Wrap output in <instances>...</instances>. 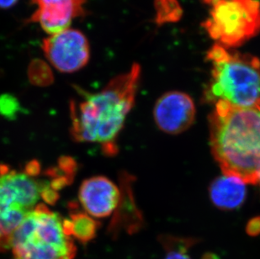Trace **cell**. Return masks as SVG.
I'll return each mask as SVG.
<instances>
[{
    "label": "cell",
    "mask_w": 260,
    "mask_h": 259,
    "mask_svg": "<svg viewBox=\"0 0 260 259\" xmlns=\"http://www.w3.org/2000/svg\"><path fill=\"white\" fill-rule=\"evenodd\" d=\"M202 259H221L220 257L217 256V255L215 254V253H212V252H206L205 254L202 256Z\"/></svg>",
    "instance_id": "cell-17"
},
{
    "label": "cell",
    "mask_w": 260,
    "mask_h": 259,
    "mask_svg": "<svg viewBox=\"0 0 260 259\" xmlns=\"http://www.w3.org/2000/svg\"><path fill=\"white\" fill-rule=\"evenodd\" d=\"M159 240L167 252L165 259H191L187 252L197 242V240L193 238H179L171 236H162Z\"/></svg>",
    "instance_id": "cell-13"
},
{
    "label": "cell",
    "mask_w": 260,
    "mask_h": 259,
    "mask_svg": "<svg viewBox=\"0 0 260 259\" xmlns=\"http://www.w3.org/2000/svg\"><path fill=\"white\" fill-rule=\"evenodd\" d=\"M37 5L29 21L38 23L51 35L69 29L75 18L84 15L86 0H31Z\"/></svg>",
    "instance_id": "cell-10"
},
{
    "label": "cell",
    "mask_w": 260,
    "mask_h": 259,
    "mask_svg": "<svg viewBox=\"0 0 260 259\" xmlns=\"http://www.w3.org/2000/svg\"><path fill=\"white\" fill-rule=\"evenodd\" d=\"M75 168L69 157L44 174L35 160L21 169L0 164V252L10 251L13 236L32 210L58 200L59 191L72 181Z\"/></svg>",
    "instance_id": "cell-1"
},
{
    "label": "cell",
    "mask_w": 260,
    "mask_h": 259,
    "mask_svg": "<svg viewBox=\"0 0 260 259\" xmlns=\"http://www.w3.org/2000/svg\"><path fill=\"white\" fill-rule=\"evenodd\" d=\"M79 198L84 212L101 219L111 215L117 209L121 190L108 178L92 177L82 183Z\"/></svg>",
    "instance_id": "cell-9"
},
{
    "label": "cell",
    "mask_w": 260,
    "mask_h": 259,
    "mask_svg": "<svg viewBox=\"0 0 260 259\" xmlns=\"http://www.w3.org/2000/svg\"><path fill=\"white\" fill-rule=\"evenodd\" d=\"M140 75V66L135 63L129 71L111 79L98 93L79 90L81 101L70 105L74 141L101 145L105 154H116V140L135 102Z\"/></svg>",
    "instance_id": "cell-2"
},
{
    "label": "cell",
    "mask_w": 260,
    "mask_h": 259,
    "mask_svg": "<svg viewBox=\"0 0 260 259\" xmlns=\"http://www.w3.org/2000/svg\"><path fill=\"white\" fill-rule=\"evenodd\" d=\"M204 2L209 6V16L202 26L216 44L233 49L259 33V0H204Z\"/></svg>",
    "instance_id": "cell-6"
},
{
    "label": "cell",
    "mask_w": 260,
    "mask_h": 259,
    "mask_svg": "<svg viewBox=\"0 0 260 259\" xmlns=\"http://www.w3.org/2000/svg\"><path fill=\"white\" fill-rule=\"evenodd\" d=\"M153 115L161 131L169 134H179L189 129L194 122L196 106L186 93L170 91L156 102Z\"/></svg>",
    "instance_id": "cell-8"
},
{
    "label": "cell",
    "mask_w": 260,
    "mask_h": 259,
    "mask_svg": "<svg viewBox=\"0 0 260 259\" xmlns=\"http://www.w3.org/2000/svg\"><path fill=\"white\" fill-rule=\"evenodd\" d=\"M246 183L236 177H218L211 183L209 193L212 203L223 210H235L245 201Z\"/></svg>",
    "instance_id": "cell-11"
},
{
    "label": "cell",
    "mask_w": 260,
    "mask_h": 259,
    "mask_svg": "<svg viewBox=\"0 0 260 259\" xmlns=\"http://www.w3.org/2000/svg\"><path fill=\"white\" fill-rule=\"evenodd\" d=\"M18 2V0H0V9H10Z\"/></svg>",
    "instance_id": "cell-16"
},
{
    "label": "cell",
    "mask_w": 260,
    "mask_h": 259,
    "mask_svg": "<svg viewBox=\"0 0 260 259\" xmlns=\"http://www.w3.org/2000/svg\"><path fill=\"white\" fill-rule=\"evenodd\" d=\"M258 183H260V178H259V180H258Z\"/></svg>",
    "instance_id": "cell-18"
},
{
    "label": "cell",
    "mask_w": 260,
    "mask_h": 259,
    "mask_svg": "<svg viewBox=\"0 0 260 259\" xmlns=\"http://www.w3.org/2000/svg\"><path fill=\"white\" fill-rule=\"evenodd\" d=\"M42 50L47 60L61 73H74L89 60L88 39L78 29H69L43 40Z\"/></svg>",
    "instance_id": "cell-7"
},
{
    "label": "cell",
    "mask_w": 260,
    "mask_h": 259,
    "mask_svg": "<svg viewBox=\"0 0 260 259\" xmlns=\"http://www.w3.org/2000/svg\"><path fill=\"white\" fill-rule=\"evenodd\" d=\"M69 218L63 219V228L67 235L75 238L83 244L90 242L95 237L99 223L84 211L73 209Z\"/></svg>",
    "instance_id": "cell-12"
},
{
    "label": "cell",
    "mask_w": 260,
    "mask_h": 259,
    "mask_svg": "<svg viewBox=\"0 0 260 259\" xmlns=\"http://www.w3.org/2000/svg\"><path fill=\"white\" fill-rule=\"evenodd\" d=\"M211 76L204 100L219 101L237 107L260 103V60L250 54L240 53L215 44L207 52Z\"/></svg>",
    "instance_id": "cell-4"
},
{
    "label": "cell",
    "mask_w": 260,
    "mask_h": 259,
    "mask_svg": "<svg viewBox=\"0 0 260 259\" xmlns=\"http://www.w3.org/2000/svg\"><path fill=\"white\" fill-rule=\"evenodd\" d=\"M210 143L224 175L257 184L260 178V103L237 107L219 101L209 116Z\"/></svg>",
    "instance_id": "cell-3"
},
{
    "label": "cell",
    "mask_w": 260,
    "mask_h": 259,
    "mask_svg": "<svg viewBox=\"0 0 260 259\" xmlns=\"http://www.w3.org/2000/svg\"><path fill=\"white\" fill-rule=\"evenodd\" d=\"M12 259H74L77 248L67 235L63 219L46 204L25 218L13 236Z\"/></svg>",
    "instance_id": "cell-5"
},
{
    "label": "cell",
    "mask_w": 260,
    "mask_h": 259,
    "mask_svg": "<svg viewBox=\"0 0 260 259\" xmlns=\"http://www.w3.org/2000/svg\"><path fill=\"white\" fill-rule=\"evenodd\" d=\"M246 232L251 237H256L260 234V217L253 218L249 220L246 228Z\"/></svg>",
    "instance_id": "cell-15"
},
{
    "label": "cell",
    "mask_w": 260,
    "mask_h": 259,
    "mask_svg": "<svg viewBox=\"0 0 260 259\" xmlns=\"http://www.w3.org/2000/svg\"><path fill=\"white\" fill-rule=\"evenodd\" d=\"M19 105L12 97H0V113L5 116H12L17 112Z\"/></svg>",
    "instance_id": "cell-14"
}]
</instances>
